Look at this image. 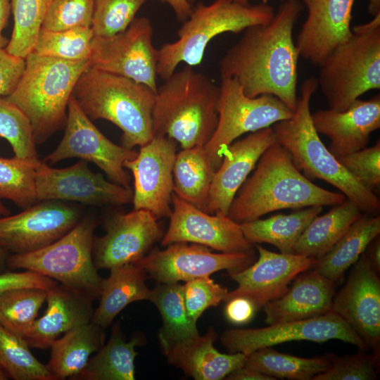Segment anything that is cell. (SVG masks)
Returning a JSON list of instances; mask_svg holds the SVG:
<instances>
[{
	"label": "cell",
	"instance_id": "30",
	"mask_svg": "<svg viewBox=\"0 0 380 380\" xmlns=\"http://www.w3.org/2000/svg\"><path fill=\"white\" fill-rule=\"evenodd\" d=\"M379 234V215H361L338 241L317 259L313 269L326 278L336 281Z\"/></svg>",
	"mask_w": 380,
	"mask_h": 380
},
{
	"label": "cell",
	"instance_id": "18",
	"mask_svg": "<svg viewBox=\"0 0 380 380\" xmlns=\"http://www.w3.org/2000/svg\"><path fill=\"white\" fill-rule=\"evenodd\" d=\"M169 218V227L161 240L163 246L183 242L200 244L222 253L253 251L239 223L222 213H208L175 193Z\"/></svg>",
	"mask_w": 380,
	"mask_h": 380
},
{
	"label": "cell",
	"instance_id": "4",
	"mask_svg": "<svg viewBox=\"0 0 380 380\" xmlns=\"http://www.w3.org/2000/svg\"><path fill=\"white\" fill-rule=\"evenodd\" d=\"M318 87L311 77L300 87V96L291 118L274 123L276 141L291 154L295 166L307 178L324 180L340 190L361 211L379 215L380 201L374 191L362 185L325 146L311 118L310 103Z\"/></svg>",
	"mask_w": 380,
	"mask_h": 380
},
{
	"label": "cell",
	"instance_id": "57",
	"mask_svg": "<svg viewBox=\"0 0 380 380\" xmlns=\"http://www.w3.org/2000/svg\"><path fill=\"white\" fill-rule=\"evenodd\" d=\"M10 210L0 201V217L10 215Z\"/></svg>",
	"mask_w": 380,
	"mask_h": 380
},
{
	"label": "cell",
	"instance_id": "9",
	"mask_svg": "<svg viewBox=\"0 0 380 380\" xmlns=\"http://www.w3.org/2000/svg\"><path fill=\"white\" fill-rule=\"evenodd\" d=\"M92 216L82 217L64 236L37 251L9 255L6 265L50 277L93 300L99 298L103 279L93 260Z\"/></svg>",
	"mask_w": 380,
	"mask_h": 380
},
{
	"label": "cell",
	"instance_id": "6",
	"mask_svg": "<svg viewBox=\"0 0 380 380\" xmlns=\"http://www.w3.org/2000/svg\"><path fill=\"white\" fill-rule=\"evenodd\" d=\"M25 61L23 73L7 97L30 120L38 145L65 127L74 88L90 60L67 61L31 52Z\"/></svg>",
	"mask_w": 380,
	"mask_h": 380
},
{
	"label": "cell",
	"instance_id": "43",
	"mask_svg": "<svg viewBox=\"0 0 380 380\" xmlns=\"http://www.w3.org/2000/svg\"><path fill=\"white\" fill-rule=\"evenodd\" d=\"M147 0H94V37H110L126 30Z\"/></svg>",
	"mask_w": 380,
	"mask_h": 380
},
{
	"label": "cell",
	"instance_id": "15",
	"mask_svg": "<svg viewBox=\"0 0 380 380\" xmlns=\"http://www.w3.org/2000/svg\"><path fill=\"white\" fill-rule=\"evenodd\" d=\"M38 201H69L91 205H120L132 202L133 191L92 172L85 160L54 168L39 160L35 167Z\"/></svg>",
	"mask_w": 380,
	"mask_h": 380
},
{
	"label": "cell",
	"instance_id": "39",
	"mask_svg": "<svg viewBox=\"0 0 380 380\" xmlns=\"http://www.w3.org/2000/svg\"><path fill=\"white\" fill-rule=\"evenodd\" d=\"M52 0H11L13 27L6 49L25 58L32 51Z\"/></svg>",
	"mask_w": 380,
	"mask_h": 380
},
{
	"label": "cell",
	"instance_id": "14",
	"mask_svg": "<svg viewBox=\"0 0 380 380\" xmlns=\"http://www.w3.org/2000/svg\"><path fill=\"white\" fill-rule=\"evenodd\" d=\"M167 246L153 249L135 263L159 284L186 282L224 270L240 271L255 259L254 251L215 253L206 246L183 242Z\"/></svg>",
	"mask_w": 380,
	"mask_h": 380
},
{
	"label": "cell",
	"instance_id": "19",
	"mask_svg": "<svg viewBox=\"0 0 380 380\" xmlns=\"http://www.w3.org/2000/svg\"><path fill=\"white\" fill-rule=\"evenodd\" d=\"M105 230L103 236L94 239L97 270L136 263L163 236L158 218L141 209L113 215L106 221Z\"/></svg>",
	"mask_w": 380,
	"mask_h": 380
},
{
	"label": "cell",
	"instance_id": "17",
	"mask_svg": "<svg viewBox=\"0 0 380 380\" xmlns=\"http://www.w3.org/2000/svg\"><path fill=\"white\" fill-rule=\"evenodd\" d=\"M176 144L169 137L155 135L140 146L134 158L124 163L134 177V209L147 210L158 219L170 217Z\"/></svg>",
	"mask_w": 380,
	"mask_h": 380
},
{
	"label": "cell",
	"instance_id": "7",
	"mask_svg": "<svg viewBox=\"0 0 380 380\" xmlns=\"http://www.w3.org/2000/svg\"><path fill=\"white\" fill-rule=\"evenodd\" d=\"M274 13V8L266 3L253 6L232 0H215L208 5L199 3L178 30L177 40L158 49V76L167 79L182 62L190 66L198 65L213 38L222 33L237 34L248 27L267 24Z\"/></svg>",
	"mask_w": 380,
	"mask_h": 380
},
{
	"label": "cell",
	"instance_id": "31",
	"mask_svg": "<svg viewBox=\"0 0 380 380\" xmlns=\"http://www.w3.org/2000/svg\"><path fill=\"white\" fill-rule=\"evenodd\" d=\"M322 211V206L302 208L289 215L277 214L240 224L246 239L252 245L266 243L280 253H293L294 247L310 222Z\"/></svg>",
	"mask_w": 380,
	"mask_h": 380
},
{
	"label": "cell",
	"instance_id": "45",
	"mask_svg": "<svg viewBox=\"0 0 380 380\" xmlns=\"http://www.w3.org/2000/svg\"><path fill=\"white\" fill-rule=\"evenodd\" d=\"M227 288L210 277L196 278L183 285V296L189 317L195 323L208 308L218 305L227 296Z\"/></svg>",
	"mask_w": 380,
	"mask_h": 380
},
{
	"label": "cell",
	"instance_id": "20",
	"mask_svg": "<svg viewBox=\"0 0 380 380\" xmlns=\"http://www.w3.org/2000/svg\"><path fill=\"white\" fill-rule=\"evenodd\" d=\"M259 256L246 268L229 273L238 286L224 301L236 297L250 300L256 309L280 298L300 273L312 269L317 259L295 253H275L255 246Z\"/></svg>",
	"mask_w": 380,
	"mask_h": 380
},
{
	"label": "cell",
	"instance_id": "12",
	"mask_svg": "<svg viewBox=\"0 0 380 380\" xmlns=\"http://www.w3.org/2000/svg\"><path fill=\"white\" fill-rule=\"evenodd\" d=\"M64 128L61 141L44 158V163L53 165L68 158H80L94 163L113 182L130 187V177L124 163L134 158L137 151L107 138L85 115L73 96L69 101Z\"/></svg>",
	"mask_w": 380,
	"mask_h": 380
},
{
	"label": "cell",
	"instance_id": "36",
	"mask_svg": "<svg viewBox=\"0 0 380 380\" xmlns=\"http://www.w3.org/2000/svg\"><path fill=\"white\" fill-rule=\"evenodd\" d=\"M149 300L157 307L163 319L158 334L160 346L199 334L196 323L189 317L186 310L183 285L179 282L159 284L151 290Z\"/></svg>",
	"mask_w": 380,
	"mask_h": 380
},
{
	"label": "cell",
	"instance_id": "37",
	"mask_svg": "<svg viewBox=\"0 0 380 380\" xmlns=\"http://www.w3.org/2000/svg\"><path fill=\"white\" fill-rule=\"evenodd\" d=\"M21 336L0 324V367L14 380H56Z\"/></svg>",
	"mask_w": 380,
	"mask_h": 380
},
{
	"label": "cell",
	"instance_id": "50",
	"mask_svg": "<svg viewBox=\"0 0 380 380\" xmlns=\"http://www.w3.org/2000/svg\"><path fill=\"white\" fill-rule=\"evenodd\" d=\"M224 315L229 322L234 324H243L253 317L255 310L254 304L243 297L230 298L226 301Z\"/></svg>",
	"mask_w": 380,
	"mask_h": 380
},
{
	"label": "cell",
	"instance_id": "23",
	"mask_svg": "<svg viewBox=\"0 0 380 380\" xmlns=\"http://www.w3.org/2000/svg\"><path fill=\"white\" fill-rule=\"evenodd\" d=\"M276 138L272 127L250 132L229 144L215 172L205 212L227 215L239 188L255 168L262 153Z\"/></svg>",
	"mask_w": 380,
	"mask_h": 380
},
{
	"label": "cell",
	"instance_id": "47",
	"mask_svg": "<svg viewBox=\"0 0 380 380\" xmlns=\"http://www.w3.org/2000/svg\"><path fill=\"white\" fill-rule=\"evenodd\" d=\"M340 163L365 188L374 191L380 184V141L372 147L337 158Z\"/></svg>",
	"mask_w": 380,
	"mask_h": 380
},
{
	"label": "cell",
	"instance_id": "58",
	"mask_svg": "<svg viewBox=\"0 0 380 380\" xmlns=\"http://www.w3.org/2000/svg\"><path fill=\"white\" fill-rule=\"evenodd\" d=\"M232 1L236 2L238 4H240L248 5L249 0H232ZM281 1L284 2V1H291V0H281Z\"/></svg>",
	"mask_w": 380,
	"mask_h": 380
},
{
	"label": "cell",
	"instance_id": "13",
	"mask_svg": "<svg viewBox=\"0 0 380 380\" xmlns=\"http://www.w3.org/2000/svg\"><path fill=\"white\" fill-rule=\"evenodd\" d=\"M269 325L263 328L227 330L222 334L221 342L229 353H242L246 355L262 348L293 341L322 343L336 339L362 350L367 349L351 327L332 312L305 319Z\"/></svg>",
	"mask_w": 380,
	"mask_h": 380
},
{
	"label": "cell",
	"instance_id": "27",
	"mask_svg": "<svg viewBox=\"0 0 380 380\" xmlns=\"http://www.w3.org/2000/svg\"><path fill=\"white\" fill-rule=\"evenodd\" d=\"M217 334L209 328L187 340L160 346L167 362L196 380H220L243 366L246 355L242 353L225 354L214 347Z\"/></svg>",
	"mask_w": 380,
	"mask_h": 380
},
{
	"label": "cell",
	"instance_id": "34",
	"mask_svg": "<svg viewBox=\"0 0 380 380\" xmlns=\"http://www.w3.org/2000/svg\"><path fill=\"white\" fill-rule=\"evenodd\" d=\"M215 172L204 146L183 148L173 165L174 193L204 211Z\"/></svg>",
	"mask_w": 380,
	"mask_h": 380
},
{
	"label": "cell",
	"instance_id": "53",
	"mask_svg": "<svg viewBox=\"0 0 380 380\" xmlns=\"http://www.w3.org/2000/svg\"><path fill=\"white\" fill-rule=\"evenodd\" d=\"M365 256L374 270L379 274L380 272V238L375 237L367 246L364 251Z\"/></svg>",
	"mask_w": 380,
	"mask_h": 380
},
{
	"label": "cell",
	"instance_id": "40",
	"mask_svg": "<svg viewBox=\"0 0 380 380\" xmlns=\"http://www.w3.org/2000/svg\"><path fill=\"white\" fill-rule=\"evenodd\" d=\"M93 38L91 27L58 31L42 27L32 52L67 61L90 60Z\"/></svg>",
	"mask_w": 380,
	"mask_h": 380
},
{
	"label": "cell",
	"instance_id": "55",
	"mask_svg": "<svg viewBox=\"0 0 380 380\" xmlns=\"http://www.w3.org/2000/svg\"><path fill=\"white\" fill-rule=\"evenodd\" d=\"M368 11L373 16L380 13V0H369Z\"/></svg>",
	"mask_w": 380,
	"mask_h": 380
},
{
	"label": "cell",
	"instance_id": "38",
	"mask_svg": "<svg viewBox=\"0 0 380 380\" xmlns=\"http://www.w3.org/2000/svg\"><path fill=\"white\" fill-rule=\"evenodd\" d=\"M46 291L22 288L0 294V324L24 337L36 320L46 299Z\"/></svg>",
	"mask_w": 380,
	"mask_h": 380
},
{
	"label": "cell",
	"instance_id": "42",
	"mask_svg": "<svg viewBox=\"0 0 380 380\" xmlns=\"http://www.w3.org/2000/svg\"><path fill=\"white\" fill-rule=\"evenodd\" d=\"M0 137L10 144L15 157L32 160L39 159L30 120L7 96H1Z\"/></svg>",
	"mask_w": 380,
	"mask_h": 380
},
{
	"label": "cell",
	"instance_id": "1",
	"mask_svg": "<svg viewBox=\"0 0 380 380\" xmlns=\"http://www.w3.org/2000/svg\"><path fill=\"white\" fill-rule=\"evenodd\" d=\"M302 11L298 0L284 1L270 22L246 29L220 61L221 78H234L251 98L273 95L293 112L300 56L293 30Z\"/></svg>",
	"mask_w": 380,
	"mask_h": 380
},
{
	"label": "cell",
	"instance_id": "35",
	"mask_svg": "<svg viewBox=\"0 0 380 380\" xmlns=\"http://www.w3.org/2000/svg\"><path fill=\"white\" fill-rule=\"evenodd\" d=\"M334 357H300L266 347L246 355L243 366L276 379L312 380L329 367Z\"/></svg>",
	"mask_w": 380,
	"mask_h": 380
},
{
	"label": "cell",
	"instance_id": "25",
	"mask_svg": "<svg viewBox=\"0 0 380 380\" xmlns=\"http://www.w3.org/2000/svg\"><path fill=\"white\" fill-rule=\"evenodd\" d=\"M47 308L23 338L30 348L47 349L62 334L89 322L92 298L58 283L46 291Z\"/></svg>",
	"mask_w": 380,
	"mask_h": 380
},
{
	"label": "cell",
	"instance_id": "16",
	"mask_svg": "<svg viewBox=\"0 0 380 380\" xmlns=\"http://www.w3.org/2000/svg\"><path fill=\"white\" fill-rule=\"evenodd\" d=\"M81 218L78 208L61 201H38L0 217V248L12 254L37 251L64 236Z\"/></svg>",
	"mask_w": 380,
	"mask_h": 380
},
{
	"label": "cell",
	"instance_id": "46",
	"mask_svg": "<svg viewBox=\"0 0 380 380\" xmlns=\"http://www.w3.org/2000/svg\"><path fill=\"white\" fill-rule=\"evenodd\" d=\"M377 355L358 353L334 357L331 365L312 380H374L377 377Z\"/></svg>",
	"mask_w": 380,
	"mask_h": 380
},
{
	"label": "cell",
	"instance_id": "54",
	"mask_svg": "<svg viewBox=\"0 0 380 380\" xmlns=\"http://www.w3.org/2000/svg\"><path fill=\"white\" fill-rule=\"evenodd\" d=\"M167 4L179 21H185L192 11L191 0H159Z\"/></svg>",
	"mask_w": 380,
	"mask_h": 380
},
{
	"label": "cell",
	"instance_id": "10",
	"mask_svg": "<svg viewBox=\"0 0 380 380\" xmlns=\"http://www.w3.org/2000/svg\"><path fill=\"white\" fill-rule=\"evenodd\" d=\"M217 105L218 122L204 149L215 171L226 148L238 137L289 119L293 112L271 94L247 96L236 80L221 78Z\"/></svg>",
	"mask_w": 380,
	"mask_h": 380
},
{
	"label": "cell",
	"instance_id": "52",
	"mask_svg": "<svg viewBox=\"0 0 380 380\" xmlns=\"http://www.w3.org/2000/svg\"><path fill=\"white\" fill-rule=\"evenodd\" d=\"M12 14L11 0H0V49H6L9 39L3 34Z\"/></svg>",
	"mask_w": 380,
	"mask_h": 380
},
{
	"label": "cell",
	"instance_id": "33",
	"mask_svg": "<svg viewBox=\"0 0 380 380\" xmlns=\"http://www.w3.org/2000/svg\"><path fill=\"white\" fill-rule=\"evenodd\" d=\"M141 336L134 335L126 341L119 324H115L106 344L89 358L84 369L74 379H135L134 360L138 353L134 348L141 343Z\"/></svg>",
	"mask_w": 380,
	"mask_h": 380
},
{
	"label": "cell",
	"instance_id": "28",
	"mask_svg": "<svg viewBox=\"0 0 380 380\" xmlns=\"http://www.w3.org/2000/svg\"><path fill=\"white\" fill-rule=\"evenodd\" d=\"M110 270L109 276L103 279L99 304L91 320L104 329L131 303L149 300L151 290L146 284V274L135 263L114 267Z\"/></svg>",
	"mask_w": 380,
	"mask_h": 380
},
{
	"label": "cell",
	"instance_id": "44",
	"mask_svg": "<svg viewBox=\"0 0 380 380\" xmlns=\"http://www.w3.org/2000/svg\"><path fill=\"white\" fill-rule=\"evenodd\" d=\"M94 0H52L42 27L63 30L74 27H91Z\"/></svg>",
	"mask_w": 380,
	"mask_h": 380
},
{
	"label": "cell",
	"instance_id": "5",
	"mask_svg": "<svg viewBox=\"0 0 380 380\" xmlns=\"http://www.w3.org/2000/svg\"><path fill=\"white\" fill-rule=\"evenodd\" d=\"M155 95L145 84L90 65L72 93L91 120L103 119L116 125L122 133V146L130 149L146 144L153 137Z\"/></svg>",
	"mask_w": 380,
	"mask_h": 380
},
{
	"label": "cell",
	"instance_id": "2",
	"mask_svg": "<svg viewBox=\"0 0 380 380\" xmlns=\"http://www.w3.org/2000/svg\"><path fill=\"white\" fill-rule=\"evenodd\" d=\"M344 194L312 183L295 166L290 153L277 141L260 156L252 175L235 195L227 216L241 224L282 209L335 205Z\"/></svg>",
	"mask_w": 380,
	"mask_h": 380
},
{
	"label": "cell",
	"instance_id": "3",
	"mask_svg": "<svg viewBox=\"0 0 380 380\" xmlns=\"http://www.w3.org/2000/svg\"><path fill=\"white\" fill-rule=\"evenodd\" d=\"M220 87L186 65L158 87L152 113L153 136H165L182 148L204 146L218 122Z\"/></svg>",
	"mask_w": 380,
	"mask_h": 380
},
{
	"label": "cell",
	"instance_id": "11",
	"mask_svg": "<svg viewBox=\"0 0 380 380\" xmlns=\"http://www.w3.org/2000/svg\"><path fill=\"white\" fill-rule=\"evenodd\" d=\"M153 34L149 19L139 17L112 37H94L90 66L131 79L156 92L158 49Z\"/></svg>",
	"mask_w": 380,
	"mask_h": 380
},
{
	"label": "cell",
	"instance_id": "59",
	"mask_svg": "<svg viewBox=\"0 0 380 380\" xmlns=\"http://www.w3.org/2000/svg\"><path fill=\"white\" fill-rule=\"evenodd\" d=\"M8 379V376L0 367V380H6Z\"/></svg>",
	"mask_w": 380,
	"mask_h": 380
},
{
	"label": "cell",
	"instance_id": "51",
	"mask_svg": "<svg viewBox=\"0 0 380 380\" xmlns=\"http://www.w3.org/2000/svg\"><path fill=\"white\" fill-rule=\"evenodd\" d=\"M228 380H275L276 378L256 370L242 366L230 372L225 378Z\"/></svg>",
	"mask_w": 380,
	"mask_h": 380
},
{
	"label": "cell",
	"instance_id": "24",
	"mask_svg": "<svg viewBox=\"0 0 380 380\" xmlns=\"http://www.w3.org/2000/svg\"><path fill=\"white\" fill-rule=\"evenodd\" d=\"M318 134L330 139L328 150L338 158L366 147L370 134L380 127V95L356 99L346 110L331 108L311 113Z\"/></svg>",
	"mask_w": 380,
	"mask_h": 380
},
{
	"label": "cell",
	"instance_id": "21",
	"mask_svg": "<svg viewBox=\"0 0 380 380\" xmlns=\"http://www.w3.org/2000/svg\"><path fill=\"white\" fill-rule=\"evenodd\" d=\"M343 287L334 295L331 312L340 316L366 348L380 339V280L363 252L353 265Z\"/></svg>",
	"mask_w": 380,
	"mask_h": 380
},
{
	"label": "cell",
	"instance_id": "29",
	"mask_svg": "<svg viewBox=\"0 0 380 380\" xmlns=\"http://www.w3.org/2000/svg\"><path fill=\"white\" fill-rule=\"evenodd\" d=\"M104 328L90 321L57 338L51 346L46 367L56 380L74 379L86 367L90 355L104 344Z\"/></svg>",
	"mask_w": 380,
	"mask_h": 380
},
{
	"label": "cell",
	"instance_id": "49",
	"mask_svg": "<svg viewBox=\"0 0 380 380\" xmlns=\"http://www.w3.org/2000/svg\"><path fill=\"white\" fill-rule=\"evenodd\" d=\"M25 58L0 49V96H8L17 86L25 69Z\"/></svg>",
	"mask_w": 380,
	"mask_h": 380
},
{
	"label": "cell",
	"instance_id": "32",
	"mask_svg": "<svg viewBox=\"0 0 380 380\" xmlns=\"http://www.w3.org/2000/svg\"><path fill=\"white\" fill-rule=\"evenodd\" d=\"M333 206L327 213L316 216L310 222L297 241L293 253L320 258L362 215L359 207L348 198Z\"/></svg>",
	"mask_w": 380,
	"mask_h": 380
},
{
	"label": "cell",
	"instance_id": "56",
	"mask_svg": "<svg viewBox=\"0 0 380 380\" xmlns=\"http://www.w3.org/2000/svg\"><path fill=\"white\" fill-rule=\"evenodd\" d=\"M9 255L8 252L0 248V271L4 269L6 265V260Z\"/></svg>",
	"mask_w": 380,
	"mask_h": 380
},
{
	"label": "cell",
	"instance_id": "26",
	"mask_svg": "<svg viewBox=\"0 0 380 380\" xmlns=\"http://www.w3.org/2000/svg\"><path fill=\"white\" fill-rule=\"evenodd\" d=\"M334 283L313 268L299 274L283 296L263 306L265 322L301 320L331 312Z\"/></svg>",
	"mask_w": 380,
	"mask_h": 380
},
{
	"label": "cell",
	"instance_id": "41",
	"mask_svg": "<svg viewBox=\"0 0 380 380\" xmlns=\"http://www.w3.org/2000/svg\"><path fill=\"white\" fill-rule=\"evenodd\" d=\"M36 160L0 157V199H7L22 209L37 202L35 189Z\"/></svg>",
	"mask_w": 380,
	"mask_h": 380
},
{
	"label": "cell",
	"instance_id": "8",
	"mask_svg": "<svg viewBox=\"0 0 380 380\" xmlns=\"http://www.w3.org/2000/svg\"><path fill=\"white\" fill-rule=\"evenodd\" d=\"M352 32L319 66L317 79L329 108L338 111L367 91L380 89V13Z\"/></svg>",
	"mask_w": 380,
	"mask_h": 380
},
{
	"label": "cell",
	"instance_id": "48",
	"mask_svg": "<svg viewBox=\"0 0 380 380\" xmlns=\"http://www.w3.org/2000/svg\"><path fill=\"white\" fill-rule=\"evenodd\" d=\"M57 284L54 279L30 270L0 273V294L8 290L22 288L48 291Z\"/></svg>",
	"mask_w": 380,
	"mask_h": 380
},
{
	"label": "cell",
	"instance_id": "22",
	"mask_svg": "<svg viewBox=\"0 0 380 380\" xmlns=\"http://www.w3.org/2000/svg\"><path fill=\"white\" fill-rule=\"evenodd\" d=\"M308 15L297 36L299 56L319 67L327 56L352 35L355 0H303Z\"/></svg>",
	"mask_w": 380,
	"mask_h": 380
}]
</instances>
